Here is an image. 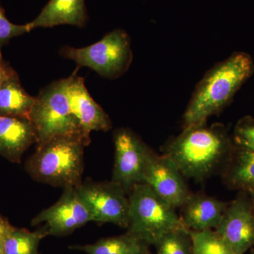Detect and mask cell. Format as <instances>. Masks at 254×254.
Returning <instances> with one entry per match:
<instances>
[{
	"mask_svg": "<svg viewBox=\"0 0 254 254\" xmlns=\"http://www.w3.org/2000/svg\"><path fill=\"white\" fill-rule=\"evenodd\" d=\"M93 215V221L113 223L126 228L129 200L127 193L113 181H86L76 187Z\"/></svg>",
	"mask_w": 254,
	"mask_h": 254,
	"instance_id": "8",
	"label": "cell"
},
{
	"mask_svg": "<svg viewBox=\"0 0 254 254\" xmlns=\"http://www.w3.org/2000/svg\"><path fill=\"white\" fill-rule=\"evenodd\" d=\"M93 215L76 187L64 189L60 200L32 220L33 226L45 223L48 236L63 237L72 233L88 222Z\"/></svg>",
	"mask_w": 254,
	"mask_h": 254,
	"instance_id": "9",
	"label": "cell"
},
{
	"mask_svg": "<svg viewBox=\"0 0 254 254\" xmlns=\"http://www.w3.org/2000/svg\"><path fill=\"white\" fill-rule=\"evenodd\" d=\"M47 236L44 227L34 232L14 227L3 242L4 254H39L40 243Z\"/></svg>",
	"mask_w": 254,
	"mask_h": 254,
	"instance_id": "19",
	"label": "cell"
},
{
	"mask_svg": "<svg viewBox=\"0 0 254 254\" xmlns=\"http://www.w3.org/2000/svg\"><path fill=\"white\" fill-rule=\"evenodd\" d=\"M15 70L10 66L9 64L6 63L2 58L1 50H0V88L3 83L14 73Z\"/></svg>",
	"mask_w": 254,
	"mask_h": 254,
	"instance_id": "24",
	"label": "cell"
},
{
	"mask_svg": "<svg viewBox=\"0 0 254 254\" xmlns=\"http://www.w3.org/2000/svg\"><path fill=\"white\" fill-rule=\"evenodd\" d=\"M143 183L175 208H180L190 194L185 177L175 163L152 152L143 173Z\"/></svg>",
	"mask_w": 254,
	"mask_h": 254,
	"instance_id": "11",
	"label": "cell"
},
{
	"mask_svg": "<svg viewBox=\"0 0 254 254\" xmlns=\"http://www.w3.org/2000/svg\"><path fill=\"white\" fill-rule=\"evenodd\" d=\"M193 254H237L216 230H190Z\"/></svg>",
	"mask_w": 254,
	"mask_h": 254,
	"instance_id": "20",
	"label": "cell"
},
{
	"mask_svg": "<svg viewBox=\"0 0 254 254\" xmlns=\"http://www.w3.org/2000/svg\"><path fill=\"white\" fill-rule=\"evenodd\" d=\"M91 141L81 137L62 136L36 145L26 163V171L37 182L64 189L82 183L83 153Z\"/></svg>",
	"mask_w": 254,
	"mask_h": 254,
	"instance_id": "3",
	"label": "cell"
},
{
	"mask_svg": "<svg viewBox=\"0 0 254 254\" xmlns=\"http://www.w3.org/2000/svg\"><path fill=\"white\" fill-rule=\"evenodd\" d=\"M87 19L85 0H50L38 16L28 24L30 31L65 24L82 28Z\"/></svg>",
	"mask_w": 254,
	"mask_h": 254,
	"instance_id": "15",
	"label": "cell"
},
{
	"mask_svg": "<svg viewBox=\"0 0 254 254\" xmlns=\"http://www.w3.org/2000/svg\"><path fill=\"white\" fill-rule=\"evenodd\" d=\"M215 230L237 254H245L254 248V214L246 190H240L228 203Z\"/></svg>",
	"mask_w": 254,
	"mask_h": 254,
	"instance_id": "10",
	"label": "cell"
},
{
	"mask_svg": "<svg viewBox=\"0 0 254 254\" xmlns=\"http://www.w3.org/2000/svg\"><path fill=\"white\" fill-rule=\"evenodd\" d=\"M37 143L34 127L28 119L0 115V155L20 163L23 153Z\"/></svg>",
	"mask_w": 254,
	"mask_h": 254,
	"instance_id": "14",
	"label": "cell"
},
{
	"mask_svg": "<svg viewBox=\"0 0 254 254\" xmlns=\"http://www.w3.org/2000/svg\"><path fill=\"white\" fill-rule=\"evenodd\" d=\"M235 145L254 151V119L250 115L237 122L233 133Z\"/></svg>",
	"mask_w": 254,
	"mask_h": 254,
	"instance_id": "22",
	"label": "cell"
},
{
	"mask_svg": "<svg viewBox=\"0 0 254 254\" xmlns=\"http://www.w3.org/2000/svg\"><path fill=\"white\" fill-rule=\"evenodd\" d=\"M230 190H247L254 187V151L235 145L230 161L221 173Z\"/></svg>",
	"mask_w": 254,
	"mask_h": 254,
	"instance_id": "16",
	"label": "cell"
},
{
	"mask_svg": "<svg viewBox=\"0 0 254 254\" xmlns=\"http://www.w3.org/2000/svg\"><path fill=\"white\" fill-rule=\"evenodd\" d=\"M228 203L205 193H190L181 206L180 217L190 230H213L221 222Z\"/></svg>",
	"mask_w": 254,
	"mask_h": 254,
	"instance_id": "13",
	"label": "cell"
},
{
	"mask_svg": "<svg viewBox=\"0 0 254 254\" xmlns=\"http://www.w3.org/2000/svg\"><path fill=\"white\" fill-rule=\"evenodd\" d=\"M30 31L28 23L16 25L11 23L6 18L4 9L0 2V50L1 47L8 44L10 40L14 37L22 36Z\"/></svg>",
	"mask_w": 254,
	"mask_h": 254,
	"instance_id": "23",
	"label": "cell"
},
{
	"mask_svg": "<svg viewBox=\"0 0 254 254\" xmlns=\"http://www.w3.org/2000/svg\"><path fill=\"white\" fill-rule=\"evenodd\" d=\"M115 157L112 181L127 194L135 185L143 183V173L152 150L129 128L114 132Z\"/></svg>",
	"mask_w": 254,
	"mask_h": 254,
	"instance_id": "7",
	"label": "cell"
},
{
	"mask_svg": "<svg viewBox=\"0 0 254 254\" xmlns=\"http://www.w3.org/2000/svg\"><path fill=\"white\" fill-rule=\"evenodd\" d=\"M128 200L127 232L149 246H155L169 232L187 228L177 215L176 208L146 184L135 185L128 195Z\"/></svg>",
	"mask_w": 254,
	"mask_h": 254,
	"instance_id": "4",
	"label": "cell"
},
{
	"mask_svg": "<svg viewBox=\"0 0 254 254\" xmlns=\"http://www.w3.org/2000/svg\"><path fill=\"white\" fill-rule=\"evenodd\" d=\"M254 73V60L245 52H235L216 64L195 86L184 113V128L221 113Z\"/></svg>",
	"mask_w": 254,
	"mask_h": 254,
	"instance_id": "2",
	"label": "cell"
},
{
	"mask_svg": "<svg viewBox=\"0 0 254 254\" xmlns=\"http://www.w3.org/2000/svg\"><path fill=\"white\" fill-rule=\"evenodd\" d=\"M155 247L156 254H193L190 230L186 227L165 234Z\"/></svg>",
	"mask_w": 254,
	"mask_h": 254,
	"instance_id": "21",
	"label": "cell"
},
{
	"mask_svg": "<svg viewBox=\"0 0 254 254\" xmlns=\"http://www.w3.org/2000/svg\"><path fill=\"white\" fill-rule=\"evenodd\" d=\"M235 148L225 125L206 123L184 128L164 147L163 155L175 163L185 178L200 182L222 173Z\"/></svg>",
	"mask_w": 254,
	"mask_h": 254,
	"instance_id": "1",
	"label": "cell"
},
{
	"mask_svg": "<svg viewBox=\"0 0 254 254\" xmlns=\"http://www.w3.org/2000/svg\"><path fill=\"white\" fill-rule=\"evenodd\" d=\"M14 228V227H13L6 219L0 216V243L4 242L6 237Z\"/></svg>",
	"mask_w": 254,
	"mask_h": 254,
	"instance_id": "25",
	"label": "cell"
},
{
	"mask_svg": "<svg viewBox=\"0 0 254 254\" xmlns=\"http://www.w3.org/2000/svg\"><path fill=\"white\" fill-rule=\"evenodd\" d=\"M151 254L149 253V254Z\"/></svg>",
	"mask_w": 254,
	"mask_h": 254,
	"instance_id": "29",
	"label": "cell"
},
{
	"mask_svg": "<svg viewBox=\"0 0 254 254\" xmlns=\"http://www.w3.org/2000/svg\"><path fill=\"white\" fill-rule=\"evenodd\" d=\"M71 250L81 251L88 254H147L149 245L134 235L126 232L120 236L100 239L91 245H74Z\"/></svg>",
	"mask_w": 254,
	"mask_h": 254,
	"instance_id": "18",
	"label": "cell"
},
{
	"mask_svg": "<svg viewBox=\"0 0 254 254\" xmlns=\"http://www.w3.org/2000/svg\"><path fill=\"white\" fill-rule=\"evenodd\" d=\"M69 77L53 82L36 97L29 120L37 135V145L58 137H81L91 141L71 113L67 95Z\"/></svg>",
	"mask_w": 254,
	"mask_h": 254,
	"instance_id": "5",
	"label": "cell"
},
{
	"mask_svg": "<svg viewBox=\"0 0 254 254\" xmlns=\"http://www.w3.org/2000/svg\"><path fill=\"white\" fill-rule=\"evenodd\" d=\"M246 191L248 193L249 196H250L251 203H252V210H253L254 214V187L246 190Z\"/></svg>",
	"mask_w": 254,
	"mask_h": 254,
	"instance_id": "26",
	"label": "cell"
},
{
	"mask_svg": "<svg viewBox=\"0 0 254 254\" xmlns=\"http://www.w3.org/2000/svg\"><path fill=\"white\" fill-rule=\"evenodd\" d=\"M250 254H254V249L252 248V250H251Z\"/></svg>",
	"mask_w": 254,
	"mask_h": 254,
	"instance_id": "28",
	"label": "cell"
},
{
	"mask_svg": "<svg viewBox=\"0 0 254 254\" xmlns=\"http://www.w3.org/2000/svg\"><path fill=\"white\" fill-rule=\"evenodd\" d=\"M36 97L25 91L14 71L0 88V115L29 120Z\"/></svg>",
	"mask_w": 254,
	"mask_h": 254,
	"instance_id": "17",
	"label": "cell"
},
{
	"mask_svg": "<svg viewBox=\"0 0 254 254\" xmlns=\"http://www.w3.org/2000/svg\"><path fill=\"white\" fill-rule=\"evenodd\" d=\"M77 69L69 76L67 87L71 113L87 136L90 137L92 131H109L112 128L109 116L92 98L85 86L84 78L76 74Z\"/></svg>",
	"mask_w": 254,
	"mask_h": 254,
	"instance_id": "12",
	"label": "cell"
},
{
	"mask_svg": "<svg viewBox=\"0 0 254 254\" xmlns=\"http://www.w3.org/2000/svg\"><path fill=\"white\" fill-rule=\"evenodd\" d=\"M3 243V242H2ZM0 243V254H4V249H3V244Z\"/></svg>",
	"mask_w": 254,
	"mask_h": 254,
	"instance_id": "27",
	"label": "cell"
},
{
	"mask_svg": "<svg viewBox=\"0 0 254 254\" xmlns=\"http://www.w3.org/2000/svg\"><path fill=\"white\" fill-rule=\"evenodd\" d=\"M60 54L72 60L78 67H88L100 76L115 79L130 67L133 53L131 40L126 31L115 29L105 35L100 41L82 48L64 46Z\"/></svg>",
	"mask_w": 254,
	"mask_h": 254,
	"instance_id": "6",
	"label": "cell"
}]
</instances>
